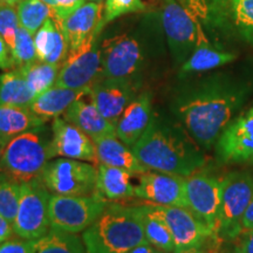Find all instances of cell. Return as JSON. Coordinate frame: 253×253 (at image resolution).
I'll return each instance as SVG.
<instances>
[{"instance_id": "6da1fadb", "label": "cell", "mask_w": 253, "mask_h": 253, "mask_svg": "<svg viewBox=\"0 0 253 253\" xmlns=\"http://www.w3.org/2000/svg\"><path fill=\"white\" fill-rule=\"evenodd\" d=\"M246 99L242 84L213 80L178 101L177 118L190 137L204 149L216 143Z\"/></svg>"}, {"instance_id": "7a4b0ae2", "label": "cell", "mask_w": 253, "mask_h": 253, "mask_svg": "<svg viewBox=\"0 0 253 253\" xmlns=\"http://www.w3.org/2000/svg\"><path fill=\"white\" fill-rule=\"evenodd\" d=\"M198 147L194 140L190 141L175 129L153 120L131 149L148 170L189 177L201 169L207 161Z\"/></svg>"}, {"instance_id": "3957f363", "label": "cell", "mask_w": 253, "mask_h": 253, "mask_svg": "<svg viewBox=\"0 0 253 253\" xmlns=\"http://www.w3.org/2000/svg\"><path fill=\"white\" fill-rule=\"evenodd\" d=\"M86 253H128L147 243L137 209L109 204L82 235Z\"/></svg>"}, {"instance_id": "277c9868", "label": "cell", "mask_w": 253, "mask_h": 253, "mask_svg": "<svg viewBox=\"0 0 253 253\" xmlns=\"http://www.w3.org/2000/svg\"><path fill=\"white\" fill-rule=\"evenodd\" d=\"M48 145L38 130L14 136L7 142L2 153L0 173L19 184L39 178L50 158Z\"/></svg>"}, {"instance_id": "5b68a950", "label": "cell", "mask_w": 253, "mask_h": 253, "mask_svg": "<svg viewBox=\"0 0 253 253\" xmlns=\"http://www.w3.org/2000/svg\"><path fill=\"white\" fill-rule=\"evenodd\" d=\"M162 23L177 62H185L199 46L211 45L204 27L179 0H164Z\"/></svg>"}, {"instance_id": "8992f818", "label": "cell", "mask_w": 253, "mask_h": 253, "mask_svg": "<svg viewBox=\"0 0 253 253\" xmlns=\"http://www.w3.org/2000/svg\"><path fill=\"white\" fill-rule=\"evenodd\" d=\"M107 207V201L95 192L89 196L50 195L48 204L50 227L69 233L84 232Z\"/></svg>"}, {"instance_id": "52a82bcc", "label": "cell", "mask_w": 253, "mask_h": 253, "mask_svg": "<svg viewBox=\"0 0 253 253\" xmlns=\"http://www.w3.org/2000/svg\"><path fill=\"white\" fill-rule=\"evenodd\" d=\"M39 178L53 195L89 196L96 188L97 168L61 157L47 163Z\"/></svg>"}, {"instance_id": "ba28073f", "label": "cell", "mask_w": 253, "mask_h": 253, "mask_svg": "<svg viewBox=\"0 0 253 253\" xmlns=\"http://www.w3.org/2000/svg\"><path fill=\"white\" fill-rule=\"evenodd\" d=\"M143 207L166 223L175 243V253L199 250L207 239L217 237L212 230L188 208L158 205L148 202Z\"/></svg>"}, {"instance_id": "9c48e42d", "label": "cell", "mask_w": 253, "mask_h": 253, "mask_svg": "<svg viewBox=\"0 0 253 253\" xmlns=\"http://www.w3.org/2000/svg\"><path fill=\"white\" fill-rule=\"evenodd\" d=\"M50 194L40 178L20 184V201L13 229L20 238L34 240L49 231Z\"/></svg>"}, {"instance_id": "30bf717a", "label": "cell", "mask_w": 253, "mask_h": 253, "mask_svg": "<svg viewBox=\"0 0 253 253\" xmlns=\"http://www.w3.org/2000/svg\"><path fill=\"white\" fill-rule=\"evenodd\" d=\"M253 199V175L249 172H231L221 179L219 230L230 238L240 233V223Z\"/></svg>"}, {"instance_id": "8fae6325", "label": "cell", "mask_w": 253, "mask_h": 253, "mask_svg": "<svg viewBox=\"0 0 253 253\" xmlns=\"http://www.w3.org/2000/svg\"><path fill=\"white\" fill-rule=\"evenodd\" d=\"M102 79V54L97 46V39H94L77 52L67 54L60 68L55 86L86 89Z\"/></svg>"}, {"instance_id": "7c38bea8", "label": "cell", "mask_w": 253, "mask_h": 253, "mask_svg": "<svg viewBox=\"0 0 253 253\" xmlns=\"http://www.w3.org/2000/svg\"><path fill=\"white\" fill-rule=\"evenodd\" d=\"M184 190L186 208L218 236L221 181L208 175L194 173L184 178Z\"/></svg>"}, {"instance_id": "4fadbf2b", "label": "cell", "mask_w": 253, "mask_h": 253, "mask_svg": "<svg viewBox=\"0 0 253 253\" xmlns=\"http://www.w3.org/2000/svg\"><path fill=\"white\" fill-rule=\"evenodd\" d=\"M101 54L104 79L131 80L140 71L143 61L140 43L126 34L104 40Z\"/></svg>"}, {"instance_id": "5bb4252c", "label": "cell", "mask_w": 253, "mask_h": 253, "mask_svg": "<svg viewBox=\"0 0 253 253\" xmlns=\"http://www.w3.org/2000/svg\"><path fill=\"white\" fill-rule=\"evenodd\" d=\"M216 143L221 163H253V106L229 123Z\"/></svg>"}, {"instance_id": "9a60e30c", "label": "cell", "mask_w": 253, "mask_h": 253, "mask_svg": "<svg viewBox=\"0 0 253 253\" xmlns=\"http://www.w3.org/2000/svg\"><path fill=\"white\" fill-rule=\"evenodd\" d=\"M53 140L48 145L49 156L72 158L99 163L96 145L86 132L65 119L56 118L52 125Z\"/></svg>"}, {"instance_id": "2e32d148", "label": "cell", "mask_w": 253, "mask_h": 253, "mask_svg": "<svg viewBox=\"0 0 253 253\" xmlns=\"http://www.w3.org/2000/svg\"><path fill=\"white\" fill-rule=\"evenodd\" d=\"M184 178L171 173L148 170L138 175L135 196L148 203L186 208Z\"/></svg>"}, {"instance_id": "e0dca14e", "label": "cell", "mask_w": 253, "mask_h": 253, "mask_svg": "<svg viewBox=\"0 0 253 253\" xmlns=\"http://www.w3.org/2000/svg\"><path fill=\"white\" fill-rule=\"evenodd\" d=\"M103 4L88 1L60 21L68 42V54L97 39L102 30ZM59 20V19H58Z\"/></svg>"}, {"instance_id": "ac0fdd59", "label": "cell", "mask_w": 253, "mask_h": 253, "mask_svg": "<svg viewBox=\"0 0 253 253\" xmlns=\"http://www.w3.org/2000/svg\"><path fill=\"white\" fill-rule=\"evenodd\" d=\"M89 97L104 118L115 125L126 107L135 99L134 87L131 80L103 78L91 87Z\"/></svg>"}, {"instance_id": "d6986e66", "label": "cell", "mask_w": 253, "mask_h": 253, "mask_svg": "<svg viewBox=\"0 0 253 253\" xmlns=\"http://www.w3.org/2000/svg\"><path fill=\"white\" fill-rule=\"evenodd\" d=\"M153 120L150 94L138 95L126 107L116 121L115 135L131 148L144 135Z\"/></svg>"}, {"instance_id": "ffe728a7", "label": "cell", "mask_w": 253, "mask_h": 253, "mask_svg": "<svg viewBox=\"0 0 253 253\" xmlns=\"http://www.w3.org/2000/svg\"><path fill=\"white\" fill-rule=\"evenodd\" d=\"M217 28L232 30L253 43V0H217Z\"/></svg>"}, {"instance_id": "44dd1931", "label": "cell", "mask_w": 253, "mask_h": 253, "mask_svg": "<svg viewBox=\"0 0 253 253\" xmlns=\"http://www.w3.org/2000/svg\"><path fill=\"white\" fill-rule=\"evenodd\" d=\"M63 119L86 132L93 141L115 134V125L104 118L91 101L88 102L84 97L74 101L68 107L63 114Z\"/></svg>"}, {"instance_id": "7402d4cb", "label": "cell", "mask_w": 253, "mask_h": 253, "mask_svg": "<svg viewBox=\"0 0 253 253\" xmlns=\"http://www.w3.org/2000/svg\"><path fill=\"white\" fill-rule=\"evenodd\" d=\"M34 45L38 60L61 66L67 58L68 42L60 20L55 17L47 19L36 33Z\"/></svg>"}, {"instance_id": "603a6c76", "label": "cell", "mask_w": 253, "mask_h": 253, "mask_svg": "<svg viewBox=\"0 0 253 253\" xmlns=\"http://www.w3.org/2000/svg\"><path fill=\"white\" fill-rule=\"evenodd\" d=\"M96 145V153L99 163L106 166L121 168L126 171L138 176L148 171V169L142 164L131 148L120 140L115 134L107 135L103 137L94 140Z\"/></svg>"}, {"instance_id": "cb8c5ba5", "label": "cell", "mask_w": 253, "mask_h": 253, "mask_svg": "<svg viewBox=\"0 0 253 253\" xmlns=\"http://www.w3.org/2000/svg\"><path fill=\"white\" fill-rule=\"evenodd\" d=\"M90 89L91 88L71 89V88L53 86L48 90L34 97L30 109L46 121L50 119H56L61 114H65L74 101L89 95Z\"/></svg>"}, {"instance_id": "d4e9b609", "label": "cell", "mask_w": 253, "mask_h": 253, "mask_svg": "<svg viewBox=\"0 0 253 253\" xmlns=\"http://www.w3.org/2000/svg\"><path fill=\"white\" fill-rule=\"evenodd\" d=\"M132 173L121 168L101 164L97 167L95 194L104 201H125L135 196V186L131 183Z\"/></svg>"}, {"instance_id": "484cf974", "label": "cell", "mask_w": 253, "mask_h": 253, "mask_svg": "<svg viewBox=\"0 0 253 253\" xmlns=\"http://www.w3.org/2000/svg\"><path fill=\"white\" fill-rule=\"evenodd\" d=\"M45 122L30 108L0 104V136L7 142L23 132L39 130Z\"/></svg>"}, {"instance_id": "4316f807", "label": "cell", "mask_w": 253, "mask_h": 253, "mask_svg": "<svg viewBox=\"0 0 253 253\" xmlns=\"http://www.w3.org/2000/svg\"><path fill=\"white\" fill-rule=\"evenodd\" d=\"M34 97L20 68L0 75V104L30 108Z\"/></svg>"}, {"instance_id": "83f0119b", "label": "cell", "mask_w": 253, "mask_h": 253, "mask_svg": "<svg viewBox=\"0 0 253 253\" xmlns=\"http://www.w3.org/2000/svg\"><path fill=\"white\" fill-rule=\"evenodd\" d=\"M30 253H86V249L75 233L52 229L45 236L30 240Z\"/></svg>"}, {"instance_id": "f1b7e54d", "label": "cell", "mask_w": 253, "mask_h": 253, "mask_svg": "<svg viewBox=\"0 0 253 253\" xmlns=\"http://www.w3.org/2000/svg\"><path fill=\"white\" fill-rule=\"evenodd\" d=\"M233 60H236V54L233 53L216 49L211 45L199 46L192 52L188 60L183 62L181 73L189 74V73L207 72L232 62Z\"/></svg>"}, {"instance_id": "f546056e", "label": "cell", "mask_w": 253, "mask_h": 253, "mask_svg": "<svg viewBox=\"0 0 253 253\" xmlns=\"http://www.w3.org/2000/svg\"><path fill=\"white\" fill-rule=\"evenodd\" d=\"M143 225L144 235L148 243L163 252H175V243L170 230L160 218L151 214L143 205L136 207Z\"/></svg>"}, {"instance_id": "4dcf8cb0", "label": "cell", "mask_w": 253, "mask_h": 253, "mask_svg": "<svg viewBox=\"0 0 253 253\" xmlns=\"http://www.w3.org/2000/svg\"><path fill=\"white\" fill-rule=\"evenodd\" d=\"M19 68L26 79L31 90L33 91L36 96H38V95L42 94L43 91L55 86L61 66L37 60L30 65Z\"/></svg>"}, {"instance_id": "1f68e13d", "label": "cell", "mask_w": 253, "mask_h": 253, "mask_svg": "<svg viewBox=\"0 0 253 253\" xmlns=\"http://www.w3.org/2000/svg\"><path fill=\"white\" fill-rule=\"evenodd\" d=\"M17 12L20 26L32 36H36L47 19L55 17L54 9L41 0H21L17 5Z\"/></svg>"}, {"instance_id": "d6a6232c", "label": "cell", "mask_w": 253, "mask_h": 253, "mask_svg": "<svg viewBox=\"0 0 253 253\" xmlns=\"http://www.w3.org/2000/svg\"><path fill=\"white\" fill-rule=\"evenodd\" d=\"M20 201V184L0 173V214L12 224L17 216Z\"/></svg>"}, {"instance_id": "836d02e7", "label": "cell", "mask_w": 253, "mask_h": 253, "mask_svg": "<svg viewBox=\"0 0 253 253\" xmlns=\"http://www.w3.org/2000/svg\"><path fill=\"white\" fill-rule=\"evenodd\" d=\"M11 56L14 66H18V68L30 65L38 60L33 36L26 28L19 26L14 46L11 49Z\"/></svg>"}, {"instance_id": "e575fe53", "label": "cell", "mask_w": 253, "mask_h": 253, "mask_svg": "<svg viewBox=\"0 0 253 253\" xmlns=\"http://www.w3.org/2000/svg\"><path fill=\"white\" fill-rule=\"evenodd\" d=\"M145 9L147 7L142 0H106L103 7L102 27L121 15L144 12Z\"/></svg>"}, {"instance_id": "d590c367", "label": "cell", "mask_w": 253, "mask_h": 253, "mask_svg": "<svg viewBox=\"0 0 253 253\" xmlns=\"http://www.w3.org/2000/svg\"><path fill=\"white\" fill-rule=\"evenodd\" d=\"M19 26L20 23L15 6L0 4V36L5 40L9 50L14 46Z\"/></svg>"}, {"instance_id": "8d00e7d4", "label": "cell", "mask_w": 253, "mask_h": 253, "mask_svg": "<svg viewBox=\"0 0 253 253\" xmlns=\"http://www.w3.org/2000/svg\"><path fill=\"white\" fill-rule=\"evenodd\" d=\"M84 2H86V0H55V18L59 19L60 21L63 20L73 12L80 8Z\"/></svg>"}, {"instance_id": "74e56055", "label": "cell", "mask_w": 253, "mask_h": 253, "mask_svg": "<svg viewBox=\"0 0 253 253\" xmlns=\"http://www.w3.org/2000/svg\"><path fill=\"white\" fill-rule=\"evenodd\" d=\"M0 253H30V240H6L0 244Z\"/></svg>"}, {"instance_id": "f35d334b", "label": "cell", "mask_w": 253, "mask_h": 253, "mask_svg": "<svg viewBox=\"0 0 253 253\" xmlns=\"http://www.w3.org/2000/svg\"><path fill=\"white\" fill-rule=\"evenodd\" d=\"M14 66L13 60L11 56V50L6 45L5 40L0 36V69L12 68Z\"/></svg>"}, {"instance_id": "ab89813d", "label": "cell", "mask_w": 253, "mask_h": 253, "mask_svg": "<svg viewBox=\"0 0 253 253\" xmlns=\"http://www.w3.org/2000/svg\"><path fill=\"white\" fill-rule=\"evenodd\" d=\"M13 232V224L0 214V244L11 238Z\"/></svg>"}, {"instance_id": "60d3db41", "label": "cell", "mask_w": 253, "mask_h": 253, "mask_svg": "<svg viewBox=\"0 0 253 253\" xmlns=\"http://www.w3.org/2000/svg\"><path fill=\"white\" fill-rule=\"evenodd\" d=\"M251 230H253V199L251 201V203L249 204L244 216L242 218V223H240V233L248 232V231Z\"/></svg>"}, {"instance_id": "b9f144b4", "label": "cell", "mask_w": 253, "mask_h": 253, "mask_svg": "<svg viewBox=\"0 0 253 253\" xmlns=\"http://www.w3.org/2000/svg\"><path fill=\"white\" fill-rule=\"evenodd\" d=\"M238 250L242 253H253V230L245 232V237Z\"/></svg>"}, {"instance_id": "7bdbcfd3", "label": "cell", "mask_w": 253, "mask_h": 253, "mask_svg": "<svg viewBox=\"0 0 253 253\" xmlns=\"http://www.w3.org/2000/svg\"><path fill=\"white\" fill-rule=\"evenodd\" d=\"M128 253H164L161 250L155 248L154 245H151L150 243H143V244H140L135 246L134 249H131Z\"/></svg>"}, {"instance_id": "ee69618b", "label": "cell", "mask_w": 253, "mask_h": 253, "mask_svg": "<svg viewBox=\"0 0 253 253\" xmlns=\"http://www.w3.org/2000/svg\"><path fill=\"white\" fill-rule=\"evenodd\" d=\"M21 0H0V4L8 5V6H17Z\"/></svg>"}, {"instance_id": "f6af8a7d", "label": "cell", "mask_w": 253, "mask_h": 253, "mask_svg": "<svg viewBox=\"0 0 253 253\" xmlns=\"http://www.w3.org/2000/svg\"><path fill=\"white\" fill-rule=\"evenodd\" d=\"M6 144H7V141H5V140H0V160H1L2 153H4V149H5Z\"/></svg>"}, {"instance_id": "bcb514c9", "label": "cell", "mask_w": 253, "mask_h": 253, "mask_svg": "<svg viewBox=\"0 0 253 253\" xmlns=\"http://www.w3.org/2000/svg\"><path fill=\"white\" fill-rule=\"evenodd\" d=\"M41 1L45 2L46 5L50 6V7L54 9V7H55V0H41Z\"/></svg>"}, {"instance_id": "7dc6e473", "label": "cell", "mask_w": 253, "mask_h": 253, "mask_svg": "<svg viewBox=\"0 0 253 253\" xmlns=\"http://www.w3.org/2000/svg\"><path fill=\"white\" fill-rule=\"evenodd\" d=\"M89 1H93V2H100V4H103L104 0H89Z\"/></svg>"}, {"instance_id": "c3c4849f", "label": "cell", "mask_w": 253, "mask_h": 253, "mask_svg": "<svg viewBox=\"0 0 253 253\" xmlns=\"http://www.w3.org/2000/svg\"><path fill=\"white\" fill-rule=\"evenodd\" d=\"M233 253H242V252H240V251H239V250H238V249H237V250H236V251H235V252H233Z\"/></svg>"}, {"instance_id": "681fc988", "label": "cell", "mask_w": 253, "mask_h": 253, "mask_svg": "<svg viewBox=\"0 0 253 253\" xmlns=\"http://www.w3.org/2000/svg\"><path fill=\"white\" fill-rule=\"evenodd\" d=\"M0 140H4V138H1V136H0Z\"/></svg>"}]
</instances>
